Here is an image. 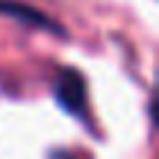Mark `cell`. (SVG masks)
Wrapping results in <instances>:
<instances>
[{
    "mask_svg": "<svg viewBox=\"0 0 159 159\" xmlns=\"http://www.w3.org/2000/svg\"><path fill=\"white\" fill-rule=\"evenodd\" d=\"M53 94H56V103L65 112H71L74 118H85V112H89V91H85V77L77 68H62L56 74Z\"/></svg>",
    "mask_w": 159,
    "mask_h": 159,
    "instance_id": "obj_1",
    "label": "cell"
},
{
    "mask_svg": "<svg viewBox=\"0 0 159 159\" xmlns=\"http://www.w3.org/2000/svg\"><path fill=\"white\" fill-rule=\"evenodd\" d=\"M0 15H9L21 24H30V27H39V30H50V33H62L56 21L50 15H44L41 9L35 6H27V3H18V0H0Z\"/></svg>",
    "mask_w": 159,
    "mask_h": 159,
    "instance_id": "obj_2",
    "label": "cell"
}]
</instances>
